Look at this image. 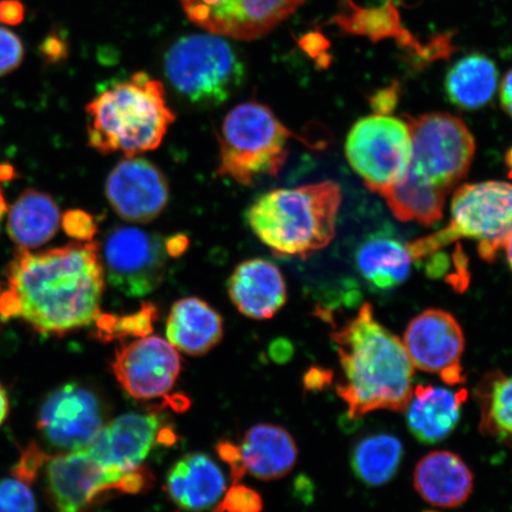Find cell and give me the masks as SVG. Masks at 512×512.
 <instances>
[{"label":"cell","mask_w":512,"mask_h":512,"mask_svg":"<svg viewBox=\"0 0 512 512\" xmlns=\"http://www.w3.org/2000/svg\"><path fill=\"white\" fill-rule=\"evenodd\" d=\"M0 293V316L21 318L46 335H66L101 316L105 268L98 243L74 242L44 252L19 249Z\"/></svg>","instance_id":"obj_1"},{"label":"cell","mask_w":512,"mask_h":512,"mask_svg":"<svg viewBox=\"0 0 512 512\" xmlns=\"http://www.w3.org/2000/svg\"><path fill=\"white\" fill-rule=\"evenodd\" d=\"M342 369L336 390L350 419L376 411L405 412L413 393L414 366L405 344L364 303L332 332Z\"/></svg>","instance_id":"obj_2"},{"label":"cell","mask_w":512,"mask_h":512,"mask_svg":"<svg viewBox=\"0 0 512 512\" xmlns=\"http://www.w3.org/2000/svg\"><path fill=\"white\" fill-rule=\"evenodd\" d=\"M86 112L89 145L102 155L136 157L156 150L176 120L164 86L145 72L106 88Z\"/></svg>","instance_id":"obj_3"},{"label":"cell","mask_w":512,"mask_h":512,"mask_svg":"<svg viewBox=\"0 0 512 512\" xmlns=\"http://www.w3.org/2000/svg\"><path fill=\"white\" fill-rule=\"evenodd\" d=\"M341 187L326 181L260 196L247 210L249 228L271 252L309 258L335 239Z\"/></svg>","instance_id":"obj_4"},{"label":"cell","mask_w":512,"mask_h":512,"mask_svg":"<svg viewBox=\"0 0 512 512\" xmlns=\"http://www.w3.org/2000/svg\"><path fill=\"white\" fill-rule=\"evenodd\" d=\"M294 137L270 107L258 101L243 102L223 119L217 174L245 187L262 177L278 176Z\"/></svg>","instance_id":"obj_5"},{"label":"cell","mask_w":512,"mask_h":512,"mask_svg":"<svg viewBox=\"0 0 512 512\" xmlns=\"http://www.w3.org/2000/svg\"><path fill=\"white\" fill-rule=\"evenodd\" d=\"M511 232L512 184H464L453 196L450 223L407 246L413 261H421L460 239H469L477 242L480 258L492 262Z\"/></svg>","instance_id":"obj_6"},{"label":"cell","mask_w":512,"mask_h":512,"mask_svg":"<svg viewBox=\"0 0 512 512\" xmlns=\"http://www.w3.org/2000/svg\"><path fill=\"white\" fill-rule=\"evenodd\" d=\"M164 72L179 95L207 108L232 98L246 78L238 51L210 32L184 36L172 44L165 54Z\"/></svg>","instance_id":"obj_7"},{"label":"cell","mask_w":512,"mask_h":512,"mask_svg":"<svg viewBox=\"0 0 512 512\" xmlns=\"http://www.w3.org/2000/svg\"><path fill=\"white\" fill-rule=\"evenodd\" d=\"M46 484L55 512H86L111 491L136 495L152 484V473L143 466L120 472L108 469L86 448L48 457Z\"/></svg>","instance_id":"obj_8"},{"label":"cell","mask_w":512,"mask_h":512,"mask_svg":"<svg viewBox=\"0 0 512 512\" xmlns=\"http://www.w3.org/2000/svg\"><path fill=\"white\" fill-rule=\"evenodd\" d=\"M411 133L412 159L409 170L450 192L471 168L476 153L469 127L448 113L407 117Z\"/></svg>","instance_id":"obj_9"},{"label":"cell","mask_w":512,"mask_h":512,"mask_svg":"<svg viewBox=\"0 0 512 512\" xmlns=\"http://www.w3.org/2000/svg\"><path fill=\"white\" fill-rule=\"evenodd\" d=\"M345 156L366 187L382 195L402 181L411 165L406 121L384 114L358 120L345 142Z\"/></svg>","instance_id":"obj_10"},{"label":"cell","mask_w":512,"mask_h":512,"mask_svg":"<svg viewBox=\"0 0 512 512\" xmlns=\"http://www.w3.org/2000/svg\"><path fill=\"white\" fill-rule=\"evenodd\" d=\"M165 240L134 227H119L107 236L104 264L107 279L127 297L139 298L163 284L168 268Z\"/></svg>","instance_id":"obj_11"},{"label":"cell","mask_w":512,"mask_h":512,"mask_svg":"<svg viewBox=\"0 0 512 512\" xmlns=\"http://www.w3.org/2000/svg\"><path fill=\"white\" fill-rule=\"evenodd\" d=\"M189 21L222 37L253 41L291 17L305 0H179Z\"/></svg>","instance_id":"obj_12"},{"label":"cell","mask_w":512,"mask_h":512,"mask_svg":"<svg viewBox=\"0 0 512 512\" xmlns=\"http://www.w3.org/2000/svg\"><path fill=\"white\" fill-rule=\"evenodd\" d=\"M402 342L414 368L438 375L448 386L466 381L464 332L450 312L430 309L420 313L408 324Z\"/></svg>","instance_id":"obj_13"},{"label":"cell","mask_w":512,"mask_h":512,"mask_svg":"<svg viewBox=\"0 0 512 512\" xmlns=\"http://www.w3.org/2000/svg\"><path fill=\"white\" fill-rule=\"evenodd\" d=\"M105 426V408L92 389L67 383L50 393L37 428L48 444L64 452L82 450Z\"/></svg>","instance_id":"obj_14"},{"label":"cell","mask_w":512,"mask_h":512,"mask_svg":"<svg viewBox=\"0 0 512 512\" xmlns=\"http://www.w3.org/2000/svg\"><path fill=\"white\" fill-rule=\"evenodd\" d=\"M115 379L134 399L151 400L169 393L182 370L178 350L165 339L146 336L125 344L112 362Z\"/></svg>","instance_id":"obj_15"},{"label":"cell","mask_w":512,"mask_h":512,"mask_svg":"<svg viewBox=\"0 0 512 512\" xmlns=\"http://www.w3.org/2000/svg\"><path fill=\"white\" fill-rule=\"evenodd\" d=\"M106 197L115 213L133 223L156 220L168 206V179L157 166L142 157H126L106 181Z\"/></svg>","instance_id":"obj_16"},{"label":"cell","mask_w":512,"mask_h":512,"mask_svg":"<svg viewBox=\"0 0 512 512\" xmlns=\"http://www.w3.org/2000/svg\"><path fill=\"white\" fill-rule=\"evenodd\" d=\"M164 435L158 416L125 414L108 422L87 450L102 465L120 472L138 469Z\"/></svg>","instance_id":"obj_17"},{"label":"cell","mask_w":512,"mask_h":512,"mask_svg":"<svg viewBox=\"0 0 512 512\" xmlns=\"http://www.w3.org/2000/svg\"><path fill=\"white\" fill-rule=\"evenodd\" d=\"M228 294L243 316L265 320L277 315L287 300L283 273L265 259H251L235 267L228 280Z\"/></svg>","instance_id":"obj_18"},{"label":"cell","mask_w":512,"mask_h":512,"mask_svg":"<svg viewBox=\"0 0 512 512\" xmlns=\"http://www.w3.org/2000/svg\"><path fill=\"white\" fill-rule=\"evenodd\" d=\"M469 399L465 388L452 390L419 384L405 409L409 432L422 444L440 443L459 424L464 403Z\"/></svg>","instance_id":"obj_19"},{"label":"cell","mask_w":512,"mask_h":512,"mask_svg":"<svg viewBox=\"0 0 512 512\" xmlns=\"http://www.w3.org/2000/svg\"><path fill=\"white\" fill-rule=\"evenodd\" d=\"M473 473L458 454L434 451L415 466L414 488L424 501L443 509L463 505L473 491Z\"/></svg>","instance_id":"obj_20"},{"label":"cell","mask_w":512,"mask_h":512,"mask_svg":"<svg viewBox=\"0 0 512 512\" xmlns=\"http://www.w3.org/2000/svg\"><path fill=\"white\" fill-rule=\"evenodd\" d=\"M166 490L178 508L203 512L220 502L226 491V478L206 454H187L171 467Z\"/></svg>","instance_id":"obj_21"},{"label":"cell","mask_w":512,"mask_h":512,"mask_svg":"<svg viewBox=\"0 0 512 512\" xmlns=\"http://www.w3.org/2000/svg\"><path fill=\"white\" fill-rule=\"evenodd\" d=\"M166 337L177 350L202 356L221 342L223 319L200 298L179 299L166 320Z\"/></svg>","instance_id":"obj_22"},{"label":"cell","mask_w":512,"mask_h":512,"mask_svg":"<svg viewBox=\"0 0 512 512\" xmlns=\"http://www.w3.org/2000/svg\"><path fill=\"white\" fill-rule=\"evenodd\" d=\"M246 472L262 480L285 477L296 466L298 448L283 427L260 424L248 430L239 447Z\"/></svg>","instance_id":"obj_23"},{"label":"cell","mask_w":512,"mask_h":512,"mask_svg":"<svg viewBox=\"0 0 512 512\" xmlns=\"http://www.w3.org/2000/svg\"><path fill=\"white\" fill-rule=\"evenodd\" d=\"M61 223L60 208L44 192L24 191L12 204L8 217V234L16 245L31 251L54 238Z\"/></svg>","instance_id":"obj_24"},{"label":"cell","mask_w":512,"mask_h":512,"mask_svg":"<svg viewBox=\"0 0 512 512\" xmlns=\"http://www.w3.org/2000/svg\"><path fill=\"white\" fill-rule=\"evenodd\" d=\"M498 78V68L490 57L478 53L467 55L448 70L447 99L462 110H479L494 99Z\"/></svg>","instance_id":"obj_25"},{"label":"cell","mask_w":512,"mask_h":512,"mask_svg":"<svg viewBox=\"0 0 512 512\" xmlns=\"http://www.w3.org/2000/svg\"><path fill=\"white\" fill-rule=\"evenodd\" d=\"M447 194L448 191L408 169L402 181L381 196L387 201L396 219L432 226L443 219Z\"/></svg>","instance_id":"obj_26"},{"label":"cell","mask_w":512,"mask_h":512,"mask_svg":"<svg viewBox=\"0 0 512 512\" xmlns=\"http://www.w3.org/2000/svg\"><path fill=\"white\" fill-rule=\"evenodd\" d=\"M356 260L363 278L379 290L405 283L413 261L407 245L381 234L363 243Z\"/></svg>","instance_id":"obj_27"},{"label":"cell","mask_w":512,"mask_h":512,"mask_svg":"<svg viewBox=\"0 0 512 512\" xmlns=\"http://www.w3.org/2000/svg\"><path fill=\"white\" fill-rule=\"evenodd\" d=\"M475 395L480 431L512 448V375L490 371L478 383Z\"/></svg>","instance_id":"obj_28"},{"label":"cell","mask_w":512,"mask_h":512,"mask_svg":"<svg viewBox=\"0 0 512 512\" xmlns=\"http://www.w3.org/2000/svg\"><path fill=\"white\" fill-rule=\"evenodd\" d=\"M403 458V446L395 435H367L351 453V469L363 484L381 486L398 473Z\"/></svg>","instance_id":"obj_29"},{"label":"cell","mask_w":512,"mask_h":512,"mask_svg":"<svg viewBox=\"0 0 512 512\" xmlns=\"http://www.w3.org/2000/svg\"><path fill=\"white\" fill-rule=\"evenodd\" d=\"M348 4L352 11L337 19L344 30L352 34L368 36L371 40L396 37L401 43L413 46V38L407 31L400 28L398 9L392 2L381 9H358L351 2Z\"/></svg>","instance_id":"obj_30"},{"label":"cell","mask_w":512,"mask_h":512,"mask_svg":"<svg viewBox=\"0 0 512 512\" xmlns=\"http://www.w3.org/2000/svg\"><path fill=\"white\" fill-rule=\"evenodd\" d=\"M158 318L157 307L146 303L137 312L125 316L102 315L96 320L98 337L102 341L125 339L128 337L143 338L153 331Z\"/></svg>","instance_id":"obj_31"},{"label":"cell","mask_w":512,"mask_h":512,"mask_svg":"<svg viewBox=\"0 0 512 512\" xmlns=\"http://www.w3.org/2000/svg\"><path fill=\"white\" fill-rule=\"evenodd\" d=\"M0 512H37L30 483L15 476L0 480Z\"/></svg>","instance_id":"obj_32"},{"label":"cell","mask_w":512,"mask_h":512,"mask_svg":"<svg viewBox=\"0 0 512 512\" xmlns=\"http://www.w3.org/2000/svg\"><path fill=\"white\" fill-rule=\"evenodd\" d=\"M262 508L264 503L258 492L248 486L234 484L215 505L214 512H261Z\"/></svg>","instance_id":"obj_33"},{"label":"cell","mask_w":512,"mask_h":512,"mask_svg":"<svg viewBox=\"0 0 512 512\" xmlns=\"http://www.w3.org/2000/svg\"><path fill=\"white\" fill-rule=\"evenodd\" d=\"M24 46L14 31L0 27V76L8 75L21 66Z\"/></svg>","instance_id":"obj_34"},{"label":"cell","mask_w":512,"mask_h":512,"mask_svg":"<svg viewBox=\"0 0 512 512\" xmlns=\"http://www.w3.org/2000/svg\"><path fill=\"white\" fill-rule=\"evenodd\" d=\"M62 226L70 238L80 242L92 241L96 234L94 217L82 210H70L64 214Z\"/></svg>","instance_id":"obj_35"},{"label":"cell","mask_w":512,"mask_h":512,"mask_svg":"<svg viewBox=\"0 0 512 512\" xmlns=\"http://www.w3.org/2000/svg\"><path fill=\"white\" fill-rule=\"evenodd\" d=\"M399 102V87L390 86L371 96L370 104L376 114L387 115L394 110Z\"/></svg>","instance_id":"obj_36"},{"label":"cell","mask_w":512,"mask_h":512,"mask_svg":"<svg viewBox=\"0 0 512 512\" xmlns=\"http://www.w3.org/2000/svg\"><path fill=\"white\" fill-rule=\"evenodd\" d=\"M217 452L224 462L228 463L230 469H232L233 477L235 480H239L246 471L243 469L240 457L239 447L230 443V441H223L217 446Z\"/></svg>","instance_id":"obj_37"},{"label":"cell","mask_w":512,"mask_h":512,"mask_svg":"<svg viewBox=\"0 0 512 512\" xmlns=\"http://www.w3.org/2000/svg\"><path fill=\"white\" fill-rule=\"evenodd\" d=\"M24 6L19 0H2L0 2V23L18 25L23 22Z\"/></svg>","instance_id":"obj_38"},{"label":"cell","mask_w":512,"mask_h":512,"mask_svg":"<svg viewBox=\"0 0 512 512\" xmlns=\"http://www.w3.org/2000/svg\"><path fill=\"white\" fill-rule=\"evenodd\" d=\"M501 104L505 113L512 118V69L505 74L501 86Z\"/></svg>","instance_id":"obj_39"},{"label":"cell","mask_w":512,"mask_h":512,"mask_svg":"<svg viewBox=\"0 0 512 512\" xmlns=\"http://www.w3.org/2000/svg\"><path fill=\"white\" fill-rule=\"evenodd\" d=\"M189 246V240L187 236L176 235L172 236V238L165 240L166 251H168L169 256H179L182 255Z\"/></svg>","instance_id":"obj_40"},{"label":"cell","mask_w":512,"mask_h":512,"mask_svg":"<svg viewBox=\"0 0 512 512\" xmlns=\"http://www.w3.org/2000/svg\"><path fill=\"white\" fill-rule=\"evenodd\" d=\"M10 412V402L8 393H6L3 384L0 383V427L3 426Z\"/></svg>","instance_id":"obj_41"},{"label":"cell","mask_w":512,"mask_h":512,"mask_svg":"<svg viewBox=\"0 0 512 512\" xmlns=\"http://www.w3.org/2000/svg\"><path fill=\"white\" fill-rule=\"evenodd\" d=\"M503 248L505 249V254H507L508 264L512 271V232L508 236L507 240H505Z\"/></svg>","instance_id":"obj_42"},{"label":"cell","mask_w":512,"mask_h":512,"mask_svg":"<svg viewBox=\"0 0 512 512\" xmlns=\"http://www.w3.org/2000/svg\"><path fill=\"white\" fill-rule=\"evenodd\" d=\"M505 164H507L509 177L512 179V146L510 147L507 156H505Z\"/></svg>","instance_id":"obj_43"},{"label":"cell","mask_w":512,"mask_h":512,"mask_svg":"<svg viewBox=\"0 0 512 512\" xmlns=\"http://www.w3.org/2000/svg\"><path fill=\"white\" fill-rule=\"evenodd\" d=\"M5 211H6V204L4 201V197L2 195V191H0V220L3 219Z\"/></svg>","instance_id":"obj_44"},{"label":"cell","mask_w":512,"mask_h":512,"mask_svg":"<svg viewBox=\"0 0 512 512\" xmlns=\"http://www.w3.org/2000/svg\"><path fill=\"white\" fill-rule=\"evenodd\" d=\"M2 320H3V318H2V316H0V323H2Z\"/></svg>","instance_id":"obj_45"}]
</instances>
